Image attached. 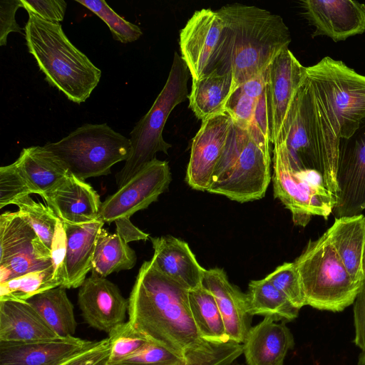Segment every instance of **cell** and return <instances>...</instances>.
Masks as SVG:
<instances>
[{
    "label": "cell",
    "mask_w": 365,
    "mask_h": 365,
    "mask_svg": "<svg viewBox=\"0 0 365 365\" xmlns=\"http://www.w3.org/2000/svg\"><path fill=\"white\" fill-rule=\"evenodd\" d=\"M188 292L150 260L140 267L128 298V322L133 329L183 359L207 342L194 322Z\"/></svg>",
    "instance_id": "6da1fadb"
},
{
    "label": "cell",
    "mask_w": 365,
    "mask_h": 365,
    "mask_svg": "<svg viewBox=\"0 0 365 365\" xmlns=\"http://www.w3.org/2000/svg\"><path fill=\"white\" fill-rule=\"evenodd\" d=\"M217 12L223 30L217 68L230 71L237 88L263 74L292 41L283 19L266 9L234 4Z\"/></svg>",
    "instance_id": "7a4b0ae2"
},
{
    "label": "cell",
    "mask_w": 365,
    "mask_h": 365,
    "mask_svg": "<svg viewBox=\"0 0 365 365\" xmlns=\"http://www.w3.org/2000/svg\"><path fill=\"white\" fill-rule=\"evenodd\" d=\"M340 141L324 123L305 78L292 101L277 143L284 145L294 171L318 172L324 187L335 197Z\"/></svg>",
    "instance_id": "3957f363"
},
{
    "label": "cell",
    "mask_w": 365,
    "mask_h": 365,
    "mask_svg": "<svg viewBox=\"0 0 365 365\" xmlns=\"http://www.w3.org/2000/svg\"><path fill=\"white\" fill-rule=\"evenodd\" d=\"M24 31L28 51L47 82L68 100L85 102L98 84L101 71L69 41L61 24L29 14Z\"/></svg>",
    "instance_id": "277c9868"
},
{
    "label": "cell",
    "mask_w": 365,
    "mask_h": 365,
    "mask_svg": "<svg viewBox=\"0 0 365 365\" xmlns=\"http://www.w3.org/2000/svg\"><path fill=\"white\" fill-rule=\"evenodd\" d=\"M270 143L254 123L247 130L233 123L207 192L241 203L262 198L271 180Z\"/></svg>",
    "instance_id": "5b68a950"
},
{
    "label": "cell",
    "mask_w": 365,
    "mask_h": 365,
    "mask_svg": "<svg viewBox=\"0 0 365 365\" xmlns=\"http://www.w3.org/2000/svg\"><path fill=\"white\" fill-rule=\"evenodd\" d=\"M306 81L327 128L338 140L349 138L365 119V76L325 56L306 67Z\"/></svg>",
    "instance_id": "8992f818"
},
{
    "label": "cell",
    "mask_w": 365,
    "mask_h": 365,
    "mask_svg": "<svg viewBox=\"0 0 365 365\" xmlns=\"http://www.w3.org/2000/svg\"><path fill=\"white\" fill-rule=\"evenodd\" d=\"M307 305L332 312L353 304L363 285L354 281L324 232L309 240L294 262Z\"/></svg>",
    "instance_id": "52a82bcc"
},
{
    "label": "cell",
    "mask_w": 365,
    "mask_h": 365,
    "mask_svg": "<svg viewBox=\"0 0 365 365\" xmlns=\"http://www.w3.org/2000/svg\"><path fill=\"white\" fill-rule=\"evenodd\" d=\"M190 76L187 65L175 51L164 87L150 110L130 133L132 152L124 166L115 175L118 188L156 158L157 153L168 154L171 145L163 139V131L172 110L188 98L187 83Z\"/></svg>",
    "instance_id": "ba28073f"
},
{
    "label": "cell",
    "mask_w": 365,
    "mask_h": 365,
    "mask_svg": "<svg viewBox=\"0 0 365 365\" xmlns=\"http://www.w3.org/2000/svg\"><path fill=\"white\" fill-rule=\"evenodd\" d=\"M43 146L70 173L83 180L110 174L111 167L126 161L132 152L130 138L106 123H86Z\"/></svg>",
    "instance_id": "9c48e42d"
},
{
    "label": "cell",
    "mask_w": 365,
    "mask_h": 365,
    "mask_svg": "<svg viewBox=\"0 0 365 365\" xmlns=\"http://www.w3.org/2000/svg\"><path fill=\"white\" fill-rule=\"evenodd\" d=\"M272 161L274 195L291 212L294 224L305 227L312 216L327 220L336 197L324 186L321 175L317 171H294L281 143L274 145Z\"/></svg>",
    "instance_id": "30bf717a"
},
{
    "label": "cell",
    "mask_w": 365,
    "mask_h": 365,
    "mask_svg": "<svg viewBox=\"0 0 365 365\" xmlns=\"http://www.w3.org/2000/svg\"><path fill=\"white\" fill-rule=\"evenodd\" d=\"M171 182L168 163L155 158L102 202L100 217L110 223L130 218L158 200Z\"/></svg>",
    "instance_id": "8fae6325"
},
{
    "label": "cell",
    "mask_w": 365,
    "mask_h": 365,
    "mask_svg": "<svg viewBox=\"0 0 365 365\" xmlns=\"http://www.w3.org/2000/svg\"><path fill=\"white\" fill-rule=\"evenodd\" d=\"M223 22L217 11H195L180 32L181 58L192 80L217 68Z\"/></svg>",
    "instance_id": "7c38bea8"
},
{
    "label": "cell",
    "mask_w": 365,
    "mask_h": 365,
    "mask_svg": "<svg viewBox=\"0 0 365 365\" xmlns=\"http://www.w3.org/2000/svg\"><path fill=\"white\" fill-rule=\"evenodd\" d=\"M335 218L365 210V119L348 138L341 139L336 173Z\"/></svg>",
    "instance_id": "4fadbf2b"
},
{
    "label": "cell",
    "mask_w": 365,
    "mask_h": 365,
    "mask_svg": "<svg viewBox=\"0 0 365 365\" xmlns=\"http://www.w3.org/2000/svg\"><path fill=\"white\" fill-rule=\"evenodd\" d=\"M264 76L270 142L274 145L292 101L306 78V67L286 48L273 59Z\"/></svg>",
    "instance_id": "5bb4252c"
},
{
    "label": "cell",
    "mask_w": 365,
    "mask_h": 365,
    "mask_svg": "<svg viewBox=\"0 0 365 365\" xmlns=\"http://www.w3.org/2000/svg\"><path fill=\"white\" fill-rule=\"evenodd\" d=\"M227 113L202 121L192 139L186 181L194 190L207 191L233 126Z\"/></svg>",
    "instance_id": "9a60e30c"
},
{
    "label": "cell",
    "mask_w": 365,
    "mask_h": 365,
    "mask_svg": "<svg viewBox=\"0 0 365 365\" xmlns=\"http://www.w3.org/2000/svg\"><path fill=\"white\" fill-rule=\"evenodd\" d=\"M128 304L116 284L96 274L79 287L78 305L85 322L108 334L125 322Z\"/></svg>",
    "instance_id": "2e32d148"
},
{
    "label": "cell",
    "mask_w": 365,
    "mask_h": 365,
    "mask_svg": "<svg viewBox=\"0 0 365 365\" xmlns=\"http://www.w3.org/2000/svg\"><path fill=\"white\" fill-rule=\"evenodd\" d=\"M304 15L315 27L312 37L326 36L334 41L365 32V4L351 0H302Z\"/></svg>",
    "instance_id": "e0dca14e"
},
{
    "label": "cell",
    "mask_w": 365,
    "mask_h": 365,
    "mask_svg": "<svg viewBox=\"0 0 365 365\" xmlns=\"http://www.w3.org/2000/svg\"><path fill=\"white\" fill-rule=\"evenodd\" d=\"M41 197L64 223L83 225L101 219L99 195L85 180L70 173Z\"/></svg>",
    "instance_id": "ac0fdd59"
},
{
    "label": "cell",
    "mask_w": 365,
    "mask_h": 365,
    "mask_svg": "<svg viewBox=\"0 0 365 365\" xmlns=\"http://www.w3.org/2000/svg\"><path fill=\"white\" fill-rule=\"evenodd\" d=\"M96 341L75 336L28 342L0 341V365H59Z\"/></svg>",
    "instance_id": "d6986e66"
},
{
    "label": "cell",
    "mask_w": 365,
    "mask_h": 365,
    "mask_svg": "<svg viewBox=\"0 0 365 365\" xmlns=\"http://www.w3.org/2000/svg\"><path fill=\"white\" fill-rule=\"evenodd\" d=\"M202 285L213 295L229 339L243 344L252 318L247 310L245 294L232 284L225 271L218 267L205 270Z\"/></svg>",
    "instance_id": "ffe728a7"
},
{
    "label": "cell",
    "mask_w": 365,
    "mask_h": 365,
    "mask_svg": "<svg viewBox=\"0 0 365 365\" xmlns=\"http://www.w3.org/2000/svg\"><path fill=\"white\" fill-rule=\"evenodd\" d=\"M150 239L154 250L150 260L157 269L188 290L202 286L205 269L187 242L172 235Z\"/></svg>",
    "instance_id": "44dd1931"
},
{
    "label": "cell",
    "mask_w": 365,
    "mask_h": 365,
    "mask_svg": "<svg viewBox=\"0 0 365 365\" xmlns=\"http://www.w3.org/2000/svg\"><path fill=\"white\" fill-rule=\"evenodd\" d=\"M242 345L247 365H284L294 339L284 322L264 317L251 327Z\"/></svg>",
    "instance_id": "7402d4cb"
},
{
    "label": "cell",
    "mask_w": 365,
    "mask_h": 365,
    "mask_svg": "<svg viewBox=\"0 0 365 365\" xmlns=\"http://www.w3.org/2000/svg\"><path fill=\"white\" fill-rule=\"evenodd\" d=\"M58 338L27 302L0 301V341L28 342Z\"/></svg>",
    "instance_id": "603a6c76"
},
{
    "label": "cell",
    "mask_w": 365,
    "mask_h": 365,
    "mask_svg": "<svg viewBox=\"0 0 365 365\" xmlns=\"http://www.w3.org/2000/svg\"><path fill=\"white\" fill-rule=\"evenodd\" d=\"M104 223L101 219L83 225L63 222L67 242L66 289L80 287L91 272L97 238Z\"/></svg>",
    "instance_id": "cb8c5ba5"
},
{
    "label": "cell",
    "mask_w": 365,
    "mask_h": 365,
    "mask_svg": "<svg viewBox=\"0 0 365 365\" xmlns=\"http://www.w3.org/2000/svg\"><path fill=\"white\" fill-rule=\"evenodd\" d=\"M325 232L351 278L363 285L365 216L360 214L335 218Z\"/></svg>",
    "instance_id": "d4e9b609"
},
{
    "label": "cell",
    "mask_w": 365,
    "mask_h": 365,
    "mask_svg": "<svg viewBox=\"0 0 365 365\" xmlns=\"http://www.w3.org/2000/svg\"><path fill=\"white\" fill-rule=\"evenodd\" d=\"M236 88L232 73L220 72L216 68L192 80L188 95L189 108L202 121L226 113L227 104Z\"/></svg>",
    "instance_id": "484cf974"
},
{
    "label": "cell",
    "mask_w": 365,
    "mask_h": 365,
    "mask_svg": "<svg viewBox=\"0 0 365 365\" xmlns=\"http://www.w3.org/2000/svg\"><path fill=\"white\" fill-rule=\"evenodd\" d=\"M14 163L34 194L41 197L56 187L69 173L44 146L24 148Z\"/></svg>",
    "instance_id": "4316f807"
},
{
    "label": "cell",
    "mask_w": 365,
    "mask_h": 365,
    "mask_svg": "<svg viewBox=\"0 0 365 365\" xmlns=\"http://www.w3.org/2000/svg\"><path fill=\"white\" fill-rule=\"evenodd\" d=\"M66 288L57 287L36 294L26 302L61 338L74 336L77 322Z\"/></svg>",
    "instance_id": "83f0119b"
},
{
    "label": "cell",
    "mask_w": 365,
    "mask_h": 365,
    "mask_svg": "<svg viewBox=\"0 0 365 365\" xmlns=\"http://www.w3.org/2000/svg\"><path fill=\"white\" fill-rule=\"evenodd\" d=\"M245 296L248 312L252 317L262 316L286 323L299 315V309L266 278L251 281Z\"/></svg>",
    "instance_id": "f1b7e54d"
},
{
    "label": "cell",
    "mask_w": 365,
    "mask_h": 365,
    "mask_svg": "<svg viewBox=\"0 0 365 365\" xmlns=\"http://www.w3.org/2000/svg\"><path fill=\"white\" fill-rule=\"evenodd\" d=\"M135 252L116 233L101 230L95 248L91 272L106 277L113 272L132 269L136 263Z\"/></svg>",
    "instance_id": "f546056e"
},
{
    "label": "cell",
    "mask_w": 365,
    "mask_h": 365,
    "mask_svg": "<svg viewBox=\"0 0 365 365\" xmlns=\"http://www.w3.org/2000/svg\"><path fill=\"white\" fill-rule=\"evenodd\" d=\"M191 314L202 338L214 343L230 341L224 322L211 292L202 285L189 290Z\"/></svg>",
    "instance_id": "4dcf8cb0"
},
{
    "label": "cell",
    "mask_w": 365,
    "mask_h": 365,
    "mask_svg": "<svg viewBox=\"0 0 365 365\" xmlns=\"http://www.w3.org/2000/svg\"><path fill=\"white\" fill-rule=\"evenodd\" d=\"M36 237L18 211L3 212L0 215V264L24 250Z\"/></svg>",
    "instance_id": "1f68e13d"
},
{
    "label": "cell",
    "mask_w": 365,
    "mask_h": 365,
    "mask_svg": "<svg viewBox=\"0 0 365 365\" xmlns=\"http://www.w3.org/2000/svg\"><path fill=\"white\" fill-rule=\"evenodd\" d=\"M51 265V250L37 236L24 250L0 264V284Z\"/></svg>",
    "instance_id": "d6a6232c"
},
{
    "label": "cell",
    "mask_w": 365,
    "mask_h": 365,
    "mask_svg": "<svg viewBox=\"0 0 365 365\" xmlns=\"http://www.w3.org/2000/svg\"><path fill=\"white\" fill-rule=\"evenodd\" d=\"M264 73L238 86L230 98L226 113L242 129L250 126L257 101L265 89Z\"/></svg>",
    "instance_id": "836d02e7"
},
{
    "label": "cell",
    "mask_w": 365,
    "mask_h": 365,
    "mask_svg": "<svg viewBox=\"0 0 365 365\" xmlns=\"http://www.w3.org/2000/svg\"><path fill=\"white\" fill-rule=\"evenodd\" d=\"M52 265L0 284V301L26 302L34 296L60 287L53 277Z\"/></svg>",
    "instance_id": "e575fe53"
},
{
    "label": "cell",
    "mask_w": 365,
    "mask_h": 365,
    "mask_svg": "<svg viewBox=\"0 0 365 365\" xmlns=\"http://www.w3.org/2000/svg\"><path fill=\"white\" fill-rule=\"evenodd\" d=\"M19 207V213L28 222L43 244L51 246L58 217L47 205L34 201L29 195L22 197L13 202Z\"/></svg>",
    "instance_id": "d590c367"
},
{
    "label": "cell",
    "mask_w": 365,
    "mask_h": 365,
    "mask_svg": "<svg viewBox=\"0 0 365 365\" xmlns=\"http://www.w3.org/2000/svg\"><path fill=\"white\" fill-rule=\"evenodd\" d=\"M241 354V346L235 342L207 341L189 352L182 361L172 365H227L234 362ZM106 365L130 364L118 363Z\"/></svg>",
    "instance_id": "8d00e7d4"
},
{
    "label": "cell",
    "mask_w": 365,
    "mask_h": 365,
    "mask_svg": "<svg viewBox=\"0 0 365 365\" xmlns=\"http://www.w3.org/2000/svg\"><path fill=\"white\" fill-rule=\"evenodd\" d=\"M102 19L108 26L113 38L123 43L138 40L143 32L140 27L117 14L103 0H76Z\"/></svg>",
    "instance_id": "74e56055"
},
{
    "label": "cell",
    "mask_w": 365,
    "mask_h": 365,
    "mask_svg": "<svg viewBox=\"0 0 365 365\" xmlns=\"http://www.w3.org/2000/svg\"><path fill=\"white\" fill-rule=\"evenodd\" d=\"M265 278L279 290L297 309L307 305L306 299L294 262H284Z\"/></svg>",
    "instance_id": "f35d334b"
},
{
    "label": "cell",
    "mask_w": 365,
    "mask_h": 365,
    "mask_svg": "<svg viewBox=\"0 0 365 365\" xmlns=\"http://www.w3.org/2000/svg\"><path fill=\"white\" fill-rule=\"evenodd\" d=\"M110 352L107 364H118L138 351L148 340L136 332L128 321L108 334Z\"/></svg>",
    "instance_id": "ab89813d"
},
{
    "label": "cell",
    "mask_w": 365,
    "mask_h": 365,
    "mask_svg": "<svg viewBox=\"0 0 365 365\" xmlns=\"http://www.w3.org/2000/svg\"><path fill=\"white\" fill-rule=\"evenodd\" d=\"M34 191L15 163L0 168V208Z\"/></svg>",
    "instance_id": "60d3db41"
},
{
    "label": "cell",
    "mask_w": 365,
    "mask_h": 365,
    "mask_svg": "<svg viewBox=\"0 0 365 365\" xmlns=\"http://www.w3.org/2000/svg\"><path fill=\"white\" fill-rule=\"evenodd\" d=\"M184 359L148 341L138 351L120 363L130 365H172Z\"/></svg>",
    "instance_id": "b9f144b4"
},
{
    "label": "cell",
    "mask_w": 365,
    "mask_h": 365,
    "mask_svg": "<svg viewBox=\"0 0 365 365\" xmlns=\"http://www.w3.org/2000/svg\"><path fill=\"white\" fill-rule=\"evenodd\" d=\"M66 235L61 220H58L51 246L53 277L59 286L66 287Z\"/></svg>",
    "instance_id": "7bdbcfd3"
},
{
    "label": "cell",
    "mask_w": 365,
    "mask_h": 365,
    "mask_svg": "<svg viewBox=\"0 0 365 365\" xmlns=\"http://www.w3.org/2000/svg\"><path fill=\"white\" fill-rule=\"evenodd\" d=\"M29 14L58 24L64 19L67 7L63 0H21Z\"/></svg>",
    "instance_id": "ee69618b"
},
{
    "label": "cell",
    "mask_w": 365,
    "mask_h": 365,
    "mask_svg": "<svg viewBox=\"0 0 365 365\" xmlns=\"http://www.w3.org/2000/svg\"><path fill=\"white\" fill-rule=\"evenodd\" d=\"M110 352L108 338L97 341L91 347L73 356L59 365H106Z\"/></svg>",
    "instance_id": "f6af8a7d"
},
{
    "label": "cell",
    "mask_w": 365,
    "mask_h": 365,
    "mask_svg": "<svg viewBox=\"0 0 365 365\" xmlns=\"http://www.w3.org/2000/svg\"><path fill=\"white\" fill-rule=\"evenodd\" d=\"M20 7H24L21 0H2L0 1V46H6L7 37L11 32L21 33L15 15Z\"/></svg>",
    "instance_id": "bcb514c9"
},
{
    "label": "cell",
    "mask_w": 365,
    "mask_h": 365,
    "mask_svg": "<svg viewBox=\"0 0 365 365\" xmlns=\"http://www.w3.org/2000/svg\"><path fill=\"white\" fill-rule=\"evenodd\" d=\"M353 311L355 330L354 342L362 351L365 350V284L354 302Z\"/></svg>",
    "instance_id": "7dc6e473"
},
{
    "label": "cell",
    "mask_w": 365,
    "mask_h": 365,
    "mask_svg": "<svg viewBox=\"0 0 365 365\" xmlns=\"http://www.w3.org/2000/svg\"><path fill=\"white\" fill-rule=\"evenodd\" d=\"M114 222L116 227L115 233L126 243L138 240H147L150 237L148 233L135 226L128 217L120 218Z\"/></svg>",
    "instance_id": "c3c4849f"
},
{
    "label": "cell",
    "mask_w": 365,
    "mask_h": 365,
    "mask_svg": "<svg viewBox=\"0 0 365 365\" xmlns=\"http://www.w3.org/2000/svg\"><path fill=\"white\" fill-rule=\"evenodd\" d=\"M357 365H365V350L361 351L358 358Z\"/></svg>",
    "instance_id": "681fc988"
},
{
    "label": "cell",
    "mask_w": 365,
    "mask_h": 365,
    "mask_svg": "<svg viewBox=\"0 0 365 365\" xmlns=\"http://www.w3.org/2000/svg\"><path fill=\"white\" fill-rule=\"evenodd\" d=\"M362 268H363V274H364V284H365V242H364V252H363Z\"/></svg>",
    "instance_id": "f907efd6"
},
{
    "label": "cell",
    "mask_w": 365,
    "mask_h": 365,
    "mask_svg": "<svg viewBox=\"0 0 365 365\" xmlns=\"http://www.w3.org/2000/svg\"><path fill=\"white\" fill-rule=\"evenodd\" d=\"M227 365H242V364L234 361V362H232V363H231L230 364H227Z\"/></svg>",
    "instance_id": "816d5d0a"
}]
</instances>
